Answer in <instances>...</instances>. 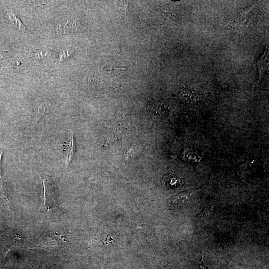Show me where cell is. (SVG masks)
I'll return each instance as SVG.
<instances>
[{
    "label": "cell",
    "mask_w": 269,
    "mask_h": 269,
    "mask_svg": "<svg viewBox=\"0 0 269 269\" xmlns=\"http://www.w3.org/2000/svg\"><path fill=\"white\" fill-rule=\"evenodd\" d=\"M44 187V207L46 212L59 210L55 187L53 179L48 175L41 176Z\"/></svg>",
    "instance_id": "obj_1"
},
{
    "label": "cell",
    "mask_w": 269,
    "mask_h": 269,
    "mask_svg": "<svg viewBox=\"0 0 269 269\" xmlns=\"http://www.w3.org/2000/svg\"><path fill=\"white\" fill-rule=\"evenodd\" d=\"M193 194V191L192 190L179 193L170 198L167 200V205L171 208L183 205L190 200Z\"/></svg>",
    "instance_id": "obj_2"
},
{
    "label": "cell",
    "mask_w": 269,
    "mask_h": 269,
    "mask_svg": "<svg viewBox=\"0 0 269 269\" xmlns=\"http://www.w3.org/2000/svg\"><path fill=\"white\" fill-rule=\"evenodd\" d=\"M76 26L74 22L67 21L57 25L56 27V31L58 34H67L73 31L76 29Z\"/></svg>",
    "instance_id": "obj_3"
},
{
    "label": "cell",
    "mask_w": 269,
    "mask_h": 269,
    "mask_svg": "<svg viewBox=\"0 0 269 269\" xmlns=\"http://www.w3.org/2000/svg\"><path fill=\"white\" fill-rule=\"evenodd\" d=\"M69 144L66 147V163L68 165L73 159L75 151V142L73 133L71 134V138Z\"/></svg>",
    "instance_id": "obj_4"
},
{
    "label": "cell",
    "mask_w": 269,
    "mask_h": 269,
    "mask_svg": "<svg viewBox=\"0 0 269 269\" xmlns=\"http://www.w3.org/2000/svg\"><path fill=\"white\" fill-rule=\"evenodd\" d=\"M8 14L11 23L21 31L25 32L26 28L21 22L19 16L11 10L8 11Z\"/></svg>",
    "instance_id": "obj_5"
},
{
    "label": "cell",
    "mask_w": 269,
    "mask_h": 269,
    "mask_svg": "<svg viewBox=\"0 0 269 269\" xmlns=\"http://www.w3.org/2000/svg\"><path fill=\"white\" fill-rule=\"evenodd\" d=\"M182 98L189 103H195L198 99L196 93L192 89H185L182 92Z\"/></svg>",
    "instance_id": "obj_6"
},
{
    "label": "cell",
    "mask_w": 269,
    "mask_h": 269,
    "mask_svg": "<svg viewBox=\"0 0 269 269\" xmlns=\"http://www.w3.org/2000/svg\"><path fill=\"white\" fill-rule=\"evenodd\" d=\"M116 269H125L121 266V267H117Z\"/></svg>",
    "instance_id": "obj_7"
}]
</instances>
